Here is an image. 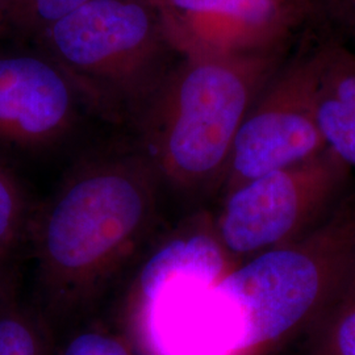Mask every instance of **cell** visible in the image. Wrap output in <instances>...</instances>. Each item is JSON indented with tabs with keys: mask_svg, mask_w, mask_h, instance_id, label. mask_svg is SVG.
<instances>
[{
	"mask_svg": "<svg viewBox=\"0 0 355 355\" xmlns=\"http://www.w3.org/2000/svg\"><path fill=\"white\" fill-rule=\"evenodd\" d=\"M161 179L142 153L89 159L69 174L33 224L41 291L51 309L95 300L145 240Z\"/></svg>",
	"mask_w": 355,
	"mask_h": 355,
	"instance_id": "obj_1",
	"label": "cell"
},
{
	"mask_svg": "<svg viewBox=\"0 0 355 355\" xmlns=\"http://www.w3.org/2000/svg\"><path fill=\"white\" fill-rule=\"evenodd\" d=\"M279 53L182 58L135 117L161 183L218 190L252 105L279 69Z\"/></svg>",
	"mask_w": 355,
	"mask_h": 355,
	"instance_id": "obj_2",
	"label": "cell"
},
{
	"mask_svg": "<svg viewBox=\"0 0 355 355\" xmlns=\"http://www.w3.org/2000/svg\"><path fill=\"white\" fill-rule=\"evenodd\" d=\"M355 286V189L302 239L242 261L217 284L243 334L242 355H271L318 328Z\"/></svg>",
	"mask_w": 355,
	"mask_h": 355,
	"instance_id": "obj_3",
	"label": "cell"
},
{
	"mask_svg": "<svg viewBox=\"0 0 355 355\" xmlns=\"http://www.w3.org/2000/svg\"><path fill=\"white\" fill-rule=\"evenodd\" d=\"M38 40L78 96L111 117H135L174 53L153 0H94Z\"/></svg>",
	"mask_w": 355,
	"mask_h": 355,
	"instance_id": "obj_4",
	"label": "cell"
},
{
	"mask_svg": "<svg viewBox=\"0 0 355 355\" xmlns=\"http://www.w3.org/2000/svg\"><path fill=\"white\" fill-rule=\"evenodd\" d=\"M354 173L325 149L224 193L216 230L239 262L302 239L354 190Z\"/></svg>",
	"mask_w": 355,
	"mask_h": 355,
	"instance_id": "obj_5",
	"label": "cell"
},
{
	"mask_svg": "<svg viewBox=\"0 0 355 355\" xmlns=\"http://www.w3.org/2000/svg\"><path fill=\"white\" fill-rule=\"evenodd\" d=\"M315 82V49L279 66L237 133L220 189L223 195L327 149L316 120Z\"/></svg>",
	"mask_w": 355,
	"mask_h": 355,
	"instance_id": "obj_6",
	"label": "cell"
},
{
	"mask_svg": "<svg viewBox=\"0 0 355 355\" xmlns=\"http://www.w3.org/2000/svg\"><path fill=\"white\" fill-rule=\"evenodd\" d=\"M182 58L279 53L305 8L283 0H153Z\"/></svg>",
	"mask_w": 355,
	"mask_h": 355,
	"instance_id": "obj_7",
	"label": "cell"
},
{
	"mask_svg": "<svg viewBox=\"0 0 355 355\" xmlns=\"http://www.w3.org/2000/svg\"><path fill=\"white\" fill-rule=\"evenodd\" d=\"M78 94L45 54L0 55V142L21 149L49 146L76 120Z\"/></svg>",
	"mask_w": 355,
	"mask_h": 355,
	"instance_id": "obj_8",
	"label": "cell"
},
{
	"mask_svg": "<svg viewBox=\"0 0 355 355\" xmlns=\"http://www.w3.org/2000/svg\"><path fill=\"white\" fill-rule=\"evenodd\" d=\"M315 111L327 148L355 173V53L338 42L315 49Z\"/></svg>",
	"mask_w": 355,
	"mask_h": 355,
	"instance_id": "obj_9",
	"label": "cell"
},
{
	"mask_svg": "<svg viewBox=\"0 0 355 355\" xmlns=\"http://www.w3.org/2000/svg\"><path fill=\"white\" fill-rule=\"evenodd\" d=\"M4 296L0 297V355H48L46 337L37 318Z\"/></svg>",
	"mask_w": 355,
	"mask_h": 355,
	"instance_id": "obj_10",
	"label": "cell"
},
{
	"mask_svg": "<svg viewBox=\"0 0 355 355\" xmlns=\"http://www.w3.org/2000/svg\"><path fill=\"white\" fill-rule=\"evenodd\" d=\"M308 355H355V286L311 333Z\"/></svg>",
	"mask_w": 355,
	"mask_h": 355,
	"instance_id": "obj_11",
	"label": "cell"
},
{
	"mask_svg": "<svg viewBox=\"0 0 355 355\" xmlns=\"http://www.w3.org/2000/svg\"><path fill=\"white\" fill-rule=\"evenodd\" d=\"M28 227L26 202L19 184L0 167V259L7 261L16 253Z\"/></svg>",
	"mask_w": 355,
	"mask_h": 355,
	"instance_id": "obj_12",
	"label": "cell"
},
{
	"mask_svg": "<svg viewBox=\"0 0 355 355\" xmlns=\"http://www.w3.org/2000/svg\"><path fill=\"white\" fill-rule=\"evenodd\" d=\"M94 0H36L12 28L38 37L45 29Z\"/></svg>",
	"mask_w": 355,
	"mask_h": 355,
	"instance_id": "obj_13",
	"label": "cell"
},
{
	"mask_svg": "<svg viewBox=\"0 0 355 355\" xmlns=\"http://www.w3.org/2000/svg\"><path fill=\"white\" fill-rule=\"evenodd\" d=\"M61 355H135L129 345L102 330H86L64 346Z\"/></svg>",
	"mask_w": 355,
	"mask_h": 355,
	"instance_id": "obj_14",
	"label": "cell"
},
{
	"mask_svg": "<svg viewBox=\"0 0 355 355\" xmlns=\"http://www.w3.org/2000/svg\"><path fill=\"white\" fill-rule=\"evenodd\" d=\"M352 0H305L306 7H316L322 12L341 20Z\"/></svg>",
	"mask_w": 355,
	"mask_h": 355,
	"instance_id": "obj_15",
	"label": "cell"
},
{
	"mask_svg": "<svg viewBox=\"0 0 355 355\" xmlns=\"http://www.w3.org/2000/svg\"><path fill=\"white\" fill-rule=\"evenodd\" d=\"M36 0H6L8 26H15V23L28 11V8Z\"/></svg>",
	"mask_w": 355,
	"mask_h": 355,
	"instance_id": "obj_16",
	"label": "cell"
},
{
	"mask_svg": "<svg viewBox=\"0 0 355 355\" xmlns=\"http://www.w3.org/2000/svg\"><path fill=\"white\" fill-rule=\"evenodd\" d=\"M341 21L352 31V33L354 35L355 37V0H352V3L349 4Z\"/></svg>",
	"mask_w": 355,
	"mask_h": 355,
	"instance_id": "obj_17",
	"label": "cell"
},
{
	"mask_svg": "<svg viewBox=\"0 0 355 355\" xmlns=\"http://www.w3.org/2000/svg\"><path fill=\"white\" fill-rule=\"evenodd\" d=\"M8 28L7 20V10H6V0H0V33Z\"/></svg>",
	"mask_w": 355,
	"mask_h": 355,
	"instance_id": "obj_18",
	"label": "cell"
},
{
	"mask_svg": "<svg viewBox=\"0 0 355 355\" xmlns=\"http://www.w3.org/2000/svg\"><path fill=\"white\" fill-rule=\"evenodd\" d=\"M4 267L6 263L0 259V297L4 296Z\"/></svg>",
	"mask_w": 355,
	"mask_h": 355,
	"instance_id": "obj_19",
	"label": "cell"
},
{
	"mask_svg": "<svg viewBox=\"0 0 355 355\" xmlns=\"http://www.w3.org/2000/svg\"><path fill=\"white\" fill-rule=\"evenodd\" d=\"M283 1H287V3H291V4H296V6H300L303 8H308L306 4H305V0H283Z\"/></svg>",
	"mask_w": 355,
	"mask_h": 355,
	"instance_id": "obj_20",
	"label": "cell"
}]
</instances>
